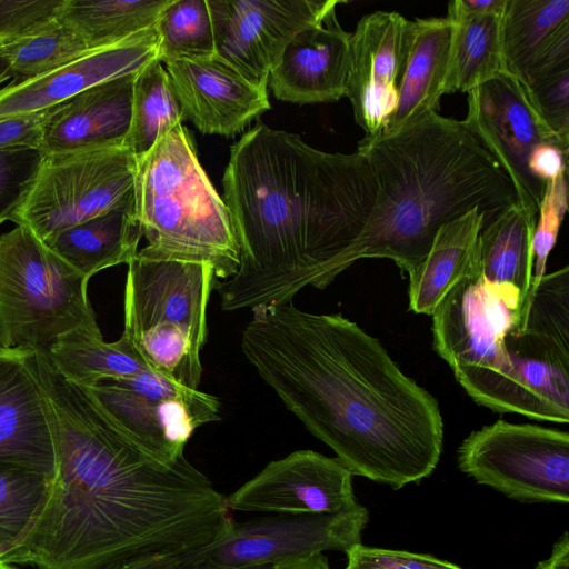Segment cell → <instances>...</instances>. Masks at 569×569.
<instances>
[{"instance_id": "obj_1", "label": "cell", "mask_w": 569, "mask_h": 569, "mask_svg": "<svg viewBox=\"0 0 569 569\" xmlns=\"http://www.w3.org/2000/svg\"><path fill=\"white\" fill-rule=\"evenodd\" d=\"M47 402L56 470L41 508L0 561L37 569H103L219 541L226 497L183 456L164 463L136 442L88 388L46 351L24 353Z\"/></svg>"}, {"instance_id": "obj_2", "label": "cell", "mask_w": 569, "mask_h": 569, "mask_svg": "<svg viewBox=\"0 0 569 569\" xmlns=\"http://www.w3.org/2000/svg\"><path fill=\"white\" fill-rule=\"evenodd\" d=\"M250 311L244 357L352 475L400 489L432 473L443 446L438 401L377 338L292 301Z\"/></svg>"}, {"instance_id": "obj_3", "label": "cell", "mask_w": 569, "mask_h": 569, "mask_svg": "<svg viewBox=\"0 0 569 569\" xmlns=\"http://www.w3.org/2000/svg\"><path fill=\"white\" fill-rule=\"evenodd\" d=\"M222 187L240 248L236 273L213 286L224 311L283 305L307 286L325 289L376 197L360 151H321L266 124L231 146Z\"/></svg>"}, {"instance_id": "obj_4", "label": "cell", "mask_w": 569, "mask_h": 569, "mask_svg": "<svg viewBox=\"0 0 569 569\" xmlns=\"http://www.w3.org/2000/svg\"><path fill=\"white\" fill-rule=\"evenodd\" d=\"M433 346L479 405L569 421V268L523 298L481 269L459 280L432 313Z\"/></svg>"}, {"instance_id": "obj_5", "label": "cell", "mask_w": 569, "mask_h": 569, "mask_svg": "<svg viewBox=\"0 0 569 569\" xmlns=\"http://www.w3.org/2000/svg\"><path fill=\"white\" fill-rule=\"evenodd\" d=\"M357 150L370 164L376 197L338 274L365 258L390 259L410 274L442 226L473 209L486 224L517 202L509 178L465 121L437 111L363 137Z\"/></svg>"}, {"instance_id": "obj_6", "label": "cell", "mask_w": 569, "mask_h": 569, "mask_svg": "<svg viewBox=\"0 0 569 569\" xmlns=\"http://www.w3.org/2000/svg\"><path fill=\"white\" fill-rule=\"evenodd\" d=\"M133 198L148 241L137 257L206 263L219 280L236 273L240 248L228 209L182 123L137 158Z\"/></svg>"}, {"instance_id": "obj_7", "label": "cell", "mask_w": 569, "mask_h": 569, "mask_svg": "<svg viewBox=\"0 0 569 569\" xmlns=\"http://www.w3.org/2000/svg\"><path fill=\"white\" fill-rule=\"evenodd\" d=\"M214 271L206 263L149 260L128 263L123 336L144 366L189 389H199L201 350Z\"/></svg>"}, {"instance_id": "obj_8", "label": "cell", "mask_w": 569, "mask_h": 569, "mask_svg": "<svg viewBox=\"0 0 569 569\" xmlns=\"http://www.w3.org/2000/svg\"><path fill=\"white\" fill-rule=\"evenodd\" d=\"M89 277L28 228L0 236V348L46 351L77 330L99 331L87 295Z\"/></svg>"}, {"instance_id": "obj_9", "label": "cell", "mask_w": 569, "mask_h": 569, "mask_svg": "<svg viewBox=\"0 0 569 569\" xmlns=\"http://www.w3.org/2000/svg\"><path fill=\"white\" fill-rule=\"evenodd\" d=\"M137 157L124 146L46 154L11 221L41 241L133 200Z\"/></svg>"}, {"instance_id": "obj_10", "label": "cell", "mask_w": 569, "mask_h": 569, "mask_svg": "<svg viewBox=\"0 0 569 569\" xmlns=\"http://www.w3.org/2000/svg\"><path fill=\"white\" fill-rule=\"evenodd\" d=\"M460 470L522 502L569 501V435L498 420L471 432L458 449Z\"/></svg>"}, {"instance_id": "obj_11", "label": "cell", "mask_w": 569, "mask_h": 569, "mask_svg": "<svg viewBox=\"0 0 569 569\" xmlns=\"http://www.w3.org/2000/svg\"><path fill=\"white\" fill-rule=\"evenodd\" d=\"M88 389L136 442L164 463L184 456V447L199 427L221 418L217 397L151 370L106 378Z\"/></svg>"}, {"instance_id": "obj_12", "label": "cell", "mask_w": 569, "mask_h": 569, "mask_svg": "<svg viewBox=\"0 0 569 569\" xmlns=\"http://www.w3.org/2000/svg\"><path fill=\"white\" fill-rule=\"evenodd\" d=\"M216 54L249 82L267 89L290 40L322 22L338 0H207Z\"/></svg>"}, {"instance_id": "obj_13", "label": "cell", "mask_w": 569, "mask_h": 569, "mask_svg": "<svg viewBox=\"0 0 569 569\" xmlns=\"http://www.w3.org/2000/svg\"><path fill=\"white\" fill-rule=\"evenodd\" d=\"M463 120L509 178L517 202L538 212L546 183L535 179L528 160L539 143H552L568 153L558 136L532 107L521 83L500 73L470 90Z\"/></svg>"}, {"instance_id": "obj_14", "label": "cell", "mask_w": 569, "mask_h": 569, "mask_svg": "<svg viewBox=\"0 0 569 569\" xmlns=\"http://www.w3.org/2000/svg\"><path fill=\"white\" fill-rule=\"evenodd\" d=\"M369 520L358 506L339 513L273 515L232 523L201 556L224 566L274 565L323 551L347 552L361 543Z\"/></svg>"}, {"instance_id": "obj_15", "label": "cell", "mask_w": 569, "mask_h": 569, "mask_svg": "<svg viewBox=\"0 0 569 569\" xmlns=\"http://www.w3.org/2000/svg\"><path fill=\"white\" fill-rule=\"evenodd\" d=\"M352 473L337 458L309 449L270 461L226 497L230 511L271 515L339 513L359 506Z\"/></svg>"}, {"instance_id": "obj_16", "label": "cell", "mask_w": 569, "mask_h": 569, "mask_svg": "<svg viewBox=\"0 0 569 569\" xmlns=\"http://www.w3.org/2000/svg\"><path fill=\"white\" fill-rule=\"evenodd\" d=\"M408 21L398 12L376 11L350 34L345 97L367 138L383 132L396 110Z\"/></svg>"}, {"instance_id": "obj_17", "label": "cell", "mask_w": 569, "mask_h": 569, "mask_svg": "<svg viewBox=\"0 0 569 569\" xmlns=\"http://www.w3.org/2000/svg\"><path fill=\"white\" fill-rule=\"evenodd\" d=\"M166 66L183 118L204 134L234 137L270 109L267 89L249 82L217 54Z\"/></svg>"}, {"instance_id": "obj_18", "label": "cell", "mask_w": 569, "mask_h": 569, "mask_svg": "<svg viewBox=\"0 0 569 569\" xmlns=\"http://www.w3.org/2000/svg\"><path fill=\"white\" fill-rule=\"evenodd\" d=\"M156 28L108 49L89 52L46 74L13 80L0 89V118L60 104L113 78L141 71L157 60Z\"/></svg>"}, {"instance_id": "obj_19", "label": "cell", "mask_w": 569, "mask_h": 569, "mask_svg": "<svg viewBox=\"0 0 569 569\" xmlns=\"http://www.w3.org/2000/svg\"><path fill=\"white\" fill-rule=\"evenodd\" d=\"M350 32L336 10L322 22L298 32L287 44L268 84L278 100L312 104L333 102L346 94Z\"/></svg>"}, {"instance_id": "obj_20", "label": "cell", "mask_w": 569, "mask_h": 569, "mask_svg": "<svg viewBox=\"0 0 569 569\" xmlns=\"http://www.w3.org/2000/svg\"><path fill=\"white\" fill-rule=\"evenodd\" d=\"M139 72L101 82L60 103L44 126L40 150L53 154L123 146Z\"/></svg>"}, {"instance_id": "obj_21", "label": "cell", "mask_w": 569, "mask_h": 569, "mask_svg": "<svg viewBox=\"0 0 569 569\" xmlns=\"http://www.w3.org/2000/svg\"><path fill=\"white\" fill-rule=\"evenodd\" d=\"M23 351H0V460L54 475L56 452L42 389Z\"/></svg>"}, {"instance_id": "obj_22", "label": "cell", "mask_w": 569, "mask_h": 569, "mask_svg": "<svg viewBox=\"0 0 569 569\" xmlns=\"http://www.w3.org/2000/svg\"><path fill=\"white\" fill-rule=\"evenodd\" d=\"M501 50L505 72L522 86L569 67V0H507Z\"/></svg>"}, {"instance_id": "obj_23", "label": "cell", "mask_w": 569, "mask_h": 569, "mask_svg": "<svg viewBox=\"0 0 569 569\" xmlns=\"http://www.w3.org/2000/svg\"><path fill=\"white\" fill-rule=\"evenodd\" d=\"M453 22L446 18L408 21L396 110L383 132L437 111L449 71Z\"/></svg>"}, {"instance_id": "obj_24", "label": "cell", "mask_w": 569, "mask_h": 569, "mask_svg": "<svg viewBox=\"0 0 569 569\" xmlns=\"http://www.w3.org/2000/svg\"><path fill=\"white\" fill-rule=\"evenodd\" d=\"M485 214L473 209L442 226L418 267L409 276V308L432 316L449 290L480 268L479 236Z\"/></svg>"}, {"instance_id": "obj_25", "label": "cell", "mask_w": 569, "mask_h": 569, "mask_svg": "<svg viewBox=\"0 0 569 569\" xmlns=\"http://www.w3.org/2000/svg\"><path fill=\"white\" fill-rule=\"evenodd\" d=\"M141 238L133 198L43 242L74 269L91 278L106 268L128 264L136 257Z\"/></svg>"}, {"instance_id": "obj_26", "label": "cell", "mask_w": 569, "mask_h": 569, "mask_svg": "<svg viewBox=\"0 0 569 569\" xmlns=\"http://www.w3.org/2000/svg\"><path fill=\"white\" fill-rule=\"evenodd\" d=\"M537 214V211L516 202L486 223L479 236L483 277L516 286L523 298L532 279V238Z\"/></svg>"}, {"instance_id": "obj_27", "label": "cell", "mask_w": 569, "mask_h": 569, "mask_svg": "<svg viewBox=\"0 0 569 569\" xmlns=\"http://www.w3.org/2000/svg\"><path fill=\"white\" fill-rule=\"evenodd\" d=\"M502 13H465L448 6L447 17L453 22V36L446 94L469 92L506 73L501 50Z\"/></svg>"}, {"instance_id": "obj_28", "label": "cell", "mask_w": 569, "mask_h": 569, "mask_svg": "<svg viewBox=\"0 0 569 569\" xmlns=\"http://www.w3.org/2000/svg\"><path fill=\"white\" fill-rule=\"evenodd\" d=\"M171 0H64L59 19L89 51L116 47L154 28Z\"/></svg>"}, {"instance_id": "obj_29", "label": "cell", "mask_w": 569, "mask_h": 569, "mask_svg": "<svg viewBox=\"0 0 569 569\" xmlns=\"http://www.w3.org/2000/svg\"><path fill=\"white\" fill-rule=\"evenodd\" d=\"M46 353L67 378L87 388L106 378L131 377L149 370L123 336L106 342L100 330L70 332L56 340Z\"/></svg>"}, {"instance_id": "obj_30", "label": "cell", "mask_w": 569, "mask_h": 569, "mask_svg": "<svg viewBox=\"0 0 569 569\" xmlns=\"http://www.w3.org/2000/svg\"><path fill=\"white\" fill-rule=\"evenodd\" d=\"M184 120L167 70L158 60L136 77L131 121L123 142L137 158Z\"/></svg>"}, {"instance_id": "obj_31", "label": "cell", "mask_w": 569, "mask_h": 569, "mask_svg": "<svg viewBox=\"0 0 569 569\" xmlns=\"http://www.w3.org/2000/svg\"><path fill=\"white\" fill-rule=\"evenodd\" d=\"M154 28L159 62L167 64L180 59H202L216 54L207 0H171Z\"/></svg>"}, {"instance_id": "obj_32", "label": "cell", "mask_w": 569, "mask_h": 569, "mask_svg": "<svg viewBox=\"0 0 569 569\" xmlns=\"http://www.w3.org/2000/svg\"><path fill=\"white\" fill-rule=\"evenodd\" d=\"M51 475L0 460V553L24 533L49 491Z\"/></svg>"}, {"instance_id": "obj_33", "label": "cell", "mask_w": 569, "mask_h": 569, "mask_svg": "<svg viewBox=\"0 0 569 569\" xmlns=\"http://www.w3.org/2000/svg\"><path fill=\"white\" fill-rule=\"evenodd\" d=\"M1 48L14 80L46 74L91 52L82 38L60 19L37 36Z\"/></svg>"}, {"instance_id": "obj_34", "label": "cell", "mask_w": 569, "mask_h": 569, "mask_svg": "<svg viewBox=\"0 0 569 569\" xmlns=\"http://www.w3.org/2000/svg\"><path fill=\"white\" fill-rule=\"evenodd\" d=\"M44 156L27 147L0 150V224L11 220L24 203Z\"/></svg>"}, {"instance_id": "obj_35", "label": "cell", "mask_w": 569, "mask_h": 569, "mask_svg": "<svg viewBox=\"0 0 569 569\" xmlns=\"http://www.w3.org/2000/svg\"><path fill=\"white\" fill-rule=\"evenodd\" d=\"M567 209V174H562L546 182L538 208L532 238V279L529 290H533L546 274L547 259L555 247Z\"/></svg>"}, {"instance_id": "obj_36", "label": "cell", "mask_w": 569, "mask_h": 569, "mask_svg": "<svg viewBox=\"0 0 569 569\" xmlns=\"http://www.w3.org/2000/svg\"><path fill=\"white\" fill-rule=\"evenodd\" d=\"M64 0H0V47L37 36L60 17Z\"/></svg>"}, {"instance_id": "obj_37", "label": "cell", "mask_w": 569, "mask_h": 569, "mask_svg": "<svg viewBox=\"0 0 569 569\" xmlns=\"http://www.w3.org/2000/svg\"><path fill=\"white\" fill-rule=\"evenodd\" d=\"M522 87L541 119L568 147L569 67L556 70Z\"/></svg>"}, {"instance_id": "obj_38", "label": "cell", "mask_w": 569, "mask_h": 569, "mask_svg": "<svg viewBox=\"0 0 569 569\" xmlns=\"http://www.w3.org/2000/svg\"><path fill=\"white\" fill-rule=\"evenodd\" d=\"M345 569H461L429 555L365 547L362 543L346 552Z\"/></svg>"}, {"instance_id": "obj_39", "label": "cell", "mask_w": 569, "mask_h": 569, "mask_svg": "<svg viewBox=\"0 0 569 569\" xmlns=\"http://www.w3.org/2000/svg\"><path fill=\"white\" fill-rule=\"evenodd\" d=\"M59 106L0 118V150L23 147L40 150L44 126Z\"/></svg>"}, {"instance_id": "obj_40", "label": "cell", "mask_w": 569, "mask_h": 569, "mask_svg": "<svg viewBox=\"0 0 569 569\" xmlns=\"http://www.w3.org/2000/svg\"><path fill=\"white\" fill-rule=\"evenodd\" d=\"M568 153L552 143H539L531 151L528 160L530 173L538 181L546 183L559 176L567 174Z\"/></svg>"}, {"instance_id": "obj_41", "label": "cell", "mask_w": 569, "mask_h": 569, "mask_svg": "<svg viewBox=\"0 0 569 569\" xmlns=\"http://www.w3.org/2000/svg\"><path fill=\"white\" fill-rule=\"evenodd\" d=\"M192 553L149 556L117 562L103 569H177L189 559Z\"/></svg>"}, {"instance_id": "obj_42", "label": "cell", "mask_w": 569, "mask_h": 569, "mask_svg": "<svg viewBox=\"0 0 569 569\" xmlns=\"http://www.w3.org/2000/svg\"><path fill=\"white\" fill-rule=\"evenodd\" d=\"M449 4L465 13H502L507 0H453Z\"/></svg>"}, {"instance_id": "obj_43", "label": "cell", "mask_w": 569, "mask_h": 569, "mask_svg": "<svg viewBox=\"0 0 569 569\" xmlns=\"http://www.w3.org/2000/svg\"><path fill=\"white\" fill-rule=\"evenodd\" d=\"M535 569H569V536L567 531L555 543L550 557L538 562Z\"/></svg>"}, {"instance_id": "obj_44", "label": "cell", "mask_w": 569, "mask_h": 569, "mask_svg": "<svg viewBox=\"0 0 569 569\" xmlns=\"http://www.w3.org/2000/svg\"><path fill=\"white\" fill-rule=\"evenodd\" d=\"M201 551V550H200ZM200 551H197L190 556L182 565H180L177 569H271L273 565H257V566H224L218 562H214L203 556H201Z\"/></svg>"}, {"instance_id": "obj_45", "label": "cell", "mask_w": 569, "mask_h": 569, "mask_svg": "<svg viewBox=\"0 0 569 569\" xmlns=\"http://www.w3.org/2000/svg\"><path fill=\"white\" fill-rule=\"evenodd\" d=\"M271 569H331L327 557L317 553L307 558H299L274 563Z\"/></svg>"}, {"instance_id": "obj_46", "label": "cell", "mask_w": 569, "mask_h": 569, "mask_svg": "<svg viewBox=\"0 0 569 569\" xmlns=\"http://www.w3.org/2000/svg\"><path fill=\"white\" fill-rule=\"evenodd\" d=\"M12 78L10 62L0 47V83Z\"/></svg>"}, {"instance_id": "obj_47", "label": "cell", "mask_w": 569, "mask_h": 569, "mask_svg": "<svg viewBox=\"0 0 569 569\" xmlns=\"http://www.w3.org/2000/svg\"><path fill=\"white\" fill-rule=\"evenodd\" d=\"M0 569H16V568L12 567L11 563H7V562H1L0 561Z\"/></svg>"}, {"instance_id": "obj_48", "label": "cell", "mask_w": 569, "mask_h": 569, "mask_svg": "<svg viewBox=\"0 0 569 569\" xmlns=\"http://www.w3.org/2000/svg\"><path fill=\"white\" fill-rule=\"evenodd\" d=\"M3 349L0 348V351H2Z\"/></svg>"}]
</instances>
